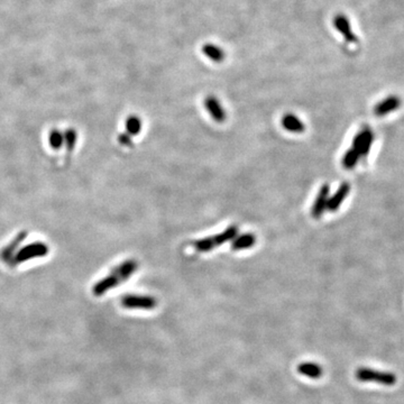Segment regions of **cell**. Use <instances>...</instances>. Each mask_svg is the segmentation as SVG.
I'll list each match as a JSON object with an SVG mask.
<instances>
[{
	"mask_svg": "<svg viewBox=\"0 0 404 404\" xmlns=\"http://www.w3.org/2000/svg\"><path fill=\"white\" fill-rule=\"evenodd\" d=\"M237 234H238V228L236 226H230L218 235L194 241L193 246L200 252H208L212 248L218 247L220 245L227 243L229 240H232L235 237H237Z\"/></svg>",
	"mask_w": 404,
	"mask_h": 404,
	"instance_id": "6da1fadb",
	"label": "cell"
},
{
	"mask_svg": "<svg viewBox=\"0 0 404 404\" xmlns=\"http://www.w3.org/2000/svg\"><path fill=\"white\" fill-rule=\"evenodd\" d=\"M256 241V237L253 234H245L238 237H235L231 243V249L234 251H240V249H246L254 246Z\"/></svg>",
	"mask_w": 404,
	"mask_h": 404,
	"instance_id": "9a60e30c",
	"label": "cell"
},
{
	"mask_svg": "<svg viewBox=\"0 0 404 404\" xmlns=\"http://www.w3.org/2000/svg\"><path fill=\"white\" fill-rule=\"evenodd\" d=\"M334 26L337 30V32H339L341 36L344 37V40L348 43L354 44L357 42V39L354 32L352 30L351 23H349L348 18L346 17L343 14H338L334 17Z\"/></svg>",
	"mask_w": 404,
	"mask_h": 404,
	"instance_id": "8992f818",
	"label": "cell"
},
{
	"mask_svg": "<svg viewBox=\"0 0 404 404\" xmlns=\"http://www.w3.org/2000/svg\"><path fill=\"white\" fill-rule=\"evenodd\" d=\"M137 269V263L135 261H126L123 264H120L118 268L114 269L112 274L117 276L119 282L122 283L124 281L128 280V277L132 275L133 273Z\"/></svg>",
	"mask_w": 404,
	"mask_h": 404,
	"instance_id": "7c38bea8",
	"label": "cell"
},
{
	"mask_svg": "<svg viewBox=\"0 0 404 404\" xmlns=\"http://www.w3.org/2000/svg\"><path fill=\"white\" fill-rule=\"evenodd\" d=\"M400 106H401V100L399 97L392 95V97L386 98L380 103H377L374 108V114L378 117H382V116H385L390 112L397 110Z\"/></svg>",
	"mask_w": 404,
	"mask_h": 404,
	"instance_id": "30bf717a",
	"label": "cell"
},
{
	"mask_svg": "<svg viewBox=\"0 0 404 404\" xmlns=\"http://www.w3.org/2000/svg\"><path fill=\"white\" fill-rule=\"evenodd\" d=\"M64 140L66 141V144H68L69 149H72L74 147V144H76V140H77L76 132L72 131V129H70V131L66 132L65 135H64Z\"/></svg>",
	"mask_w": 404,
	"mask_h": 404,
	"instance_id": "ffe728a7",
	"label": "cell"
},
{
	"mask_svg": "<svg viewBox=\"0 0 404 404\" xmlns=\"http://www.w3.org/2000/svg\"><path fill=\"white\" fill-rule=\"evenodd\" d=\"M64 141V135L59 131H52L49 135V144L53 148H60Z\"/></svg>",
	"mask_w": 404,
	"mask_h": 404,
	"instance_id": "d6986e66",
	"label": "cell"
},
{
	"mask_svg": "<svg viewBox=\"0 0 404 404\" xmlns=\"http://www.w3.org/2000/svg\"><path fill=\"white\" fill-rule=\"evenodd\" d=\"M356 378L360 382H375L386 386L394 385L397 383V376L389 372H380L370 368L361 367L356 370Z\"/></svg>",
	"mask_w": 404,
	"mask_h": 404,
	"instance_id": "7a4b0ae2",
	"label": "cell"
},
{
	"mask_svg": "<svg viewBox=\"0 0 404 404\" xmlns=\"http://www.w3.org/2000/svg\"><path fill=\"white\" fill-rule=\"evenodd\" d=\"M157 301L148 295H125L122 299V306L126 309L152 310L156 307Z\"/></svg>",
	"mask_w": 404,
	"mask_h": 404,
	"instance_id": "3957f363",
	"label": "cell"
},
{
	"mask_svg": "<svg viewBox=\"0 0 404 404\" xmlns=\"http://www.w3.org/2000/svg\"><path fill=\"white\" fill-rule=\"evenodd\" d=\"M48 253V247L43 243H34L28 245V246L24 247L22 251H20L17 256H16L15 263H23V262H26L31 258L34 257H42L47 255Z\"/></svg>",
	"mask_w": 404,
	"mask_h": 404,
	"instance_id": "5b68a950",
	"label": "cell"
},
{
	"mask_svg": "<svg viewBox=\"0 0 404 404\" xmlns=\"http://www.w3.org/2000/svg\"><path fill=\"white\" fill-rule=\"evenodd\" d=\"M119 283L120 282L117 278V276L114 275V274L111 273L109 276L103 277L101 281L95 283L92 289V293L95 295V297H101L102 294H105L107 291H109L112 289V287L118 285Z\"/></svg>",
	"mask_w": 404,
	"mask_h": 404,
	"instance_id": "8fae6325",
	"label": "cell"
},
{
	"mask_svg": "<svg viewBox=\"0 0 404 404\" xmlns=\"http://www.w3.org/2000/svg\"><path fill=\"white\" fill-rule=\"evenodd\" d=\"M359 155H358V153L355 151V149H348L347 152L343 157V165L345 169H348L351 170L353 168H355L356 164L358 163V160H359Z\"/></svg>",
	"mask_w": 404,
	"mask_h": 404,
	"instance_id": "e0dca14e",
	"label": "cell"
},
{
	"mask_svg": "<svg viewBox=\"0 0 404 404\" xmlns=\"http://www.w3.org/2000/svg\"><path fill=\"white\" fill-rule=\"evenodd\" d=\"M298 372L310 378H319L322 375V369L318 364L314 363H303L300 364Z\"/></svg>",
	"mask_w": 404,
	"mask_h": 404,
	"instance_id": "2e32d148",
	"label": "cell"
},
{
	"mask_svg": "<svg viewBox=\"0 0 404 404\" xmlns=\"http://www.w3.org/2000/svg\"><path fill=\"white\" fill-rule=\"evenodd\" d=\"M374 139V135L369 128L365 127L358 133L353 140V149L358 153V155L366 156L370 151Z\"/></svg>",
	"mask_w": 404,
	"mask_h": 404,
	"instance_id": "277c9868",
	"label": "cell"
},
{
	"mask_svg": "<svg viewBox=\"0 0 404 404\" xmlns=\"http://www.w3.org/2000/svg\"><path fill=\"white\" fill-rule=\"evenodd\" d=\"M126 129L129 135L133 136L138 135L141 129L140 119L137 117V116H131V117L126 120Z\"/></svg>",
	"mask_w": 404,
	"mask_h": 404,
	"instance_id": "ac0fdd59",
	"label": "cell"
},
{
	"mask_svg": "<svg viewBox=\"0 0 404 404\" xmlns=\"http://www.w3.org/2000/svg\"><path fill=\"white\" fill-rule=\"evenodd\" d=\"M329 187L328 184H323L320 189L318 195H316V199L314 203V207H312L311 215L312 217L315 219H319L321 217L323 211L327 209V203L329 199Z\"/></svg>",
	"mask_w": 404,
	"mask_h": 404,
	"instance_id": "52a82bcc",
	"label": "cell"
},
{
	"mask_svg": "<svg viewBox=\"0 0 404 404\" xmlns=\"http://www.w3.org/2000/svg\"><path fill=\"white\" fill-rule=\"evenodd\" d=\"M119 141L122 143V145H125V146H131L132 145V140L126 134H122L119 136Z\"/></svg>",
	"mask_w": 404,
	"mask_h": 404,
	"instance_id": "44dd1931",
	"label": "cell"
},
{
	"mask_svg": "<svg viewBox=\"0 0 404 404\" xmlns=\"http://www.w3.org/2000/svg\"><path fill=\"white\" fill-rule=\"evenodd\" d=\"M202 53L205 54V56H207L208 59L211 60L212 62H216V63H220V62H223L224 60V57H226V54H224V49L218 46V45L212 43L203 44Z\"/></svg>",
	"mask_w": 404,
	"mask_h": 404,
	"instance_id": "4fadbf2b",
	"label": "cell"
},
{
	"mask_svg": "<svg viewBox=\"0 0 404 404\" xmlns=\"http://www.w3.org/2000/svg\"><path fill=\"white\" fill-rule=\"evenodd\" d=\"M205 107L209 112L212 119L217 123H223L226 119V111L223 109L222 105L218 101V99L214 95H208L205 99Z\"/></svg>",
	"mask_w": 404,
	"mask_h": 404,
	"instance_id": "ba28073f",
	"label": "cell"
},
{
	"mask_svg": "<svg viewBox=\"0 0 404 404\" xmlns=\"http://www.w3.org/2000/svg\"><path fill=\"white\" fill-rule=\"evenodd\" d=\"M282 126L291 133H302L306 129L305 124L292 114H286L283 116Z\"/></svg>",
	"mask_w": 404,
	"mask_h": 404,
	"instance_id": "5bb4252c",
	"label": "cell"
},
{
	"mask_svg": "<svg viewBox=\"0 0 404 404\" xmlns=\"http://www.w3.org/2000/svg\"><path fill=\"white\" fill-rule=\"evenodd\" d=\"M349 192H351V185H349L347 182L341 183L338 190L336 191V193L332 195L331 198L328 199L327 209L329 211L338 210L340 205L344 202V200L347 197Z\"/></svg>",
	"mask_w": 404,
	"mask_h": 404,
	"instance_id": "9c48e42d",
	"label": "cell"
}]
</instances>
